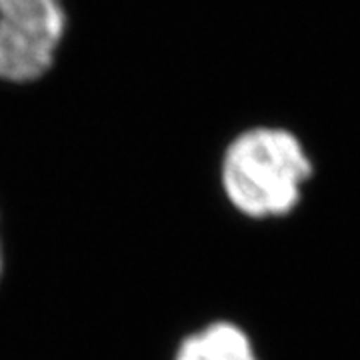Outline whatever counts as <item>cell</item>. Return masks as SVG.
<instances>
[{
	"instance_id": "cell-3",
	"label": "cell",
	"mask_w": 360,
	"mask_h": 360,
	"mask_svg": "<svg viewBox=\"0 0 360 360\" xmlns=\"http://www.w3.org/2000/svg\"><path fill=\"white\" fill-rule=\"evenodd\" d=\"M176 360H258L248 336L231 322L210 324L198 335L188 336Z\"/></svg>"
},
{
	"instance_id": "cell-1",
	"label": "cell",
	"mask_w": 360,
	"mask_h": 360,
	"mask_svg": "<svg viewBox=\"0 0 360 360\" xmlns=\"http://www.w3.org/2000/svg\"><path fill=\"white\" fill-rule=\"evenodd\" d=\"M314 172L300 139L281 127L245 130L222 158V186L234 208L252 219L295 210Z\"/></svg>"
},
{
	"instance_id": "cell-2",
	"label": "cell",
	"mask_w": 360,
	"mask_h": 360,
	"mask_svg": "<svg viewBox=\"0 0 360 360\" xmlns=\"http://www.w3.org/2000/svg\"><path fill=\"white\" fill-rule=\"evenodd\" d=\"M65 32L63 0H0V80L25 84L44 77Z\"/></svg>"
},
{
	"instance_id": "cell-4",
	"label": "cell",
	"mask_w": 360,
	"mask_h": 360,
	"mask_svg": "<svg viewBox=\"0 0 360 360\" xmlns=\"http://www.w3.org/2000/svg\"><path fill=\"white\" fill-rule=\"evenodd\" d=\"M0 274H2V255H0Z\"/></svg>"
}]
</instances>
